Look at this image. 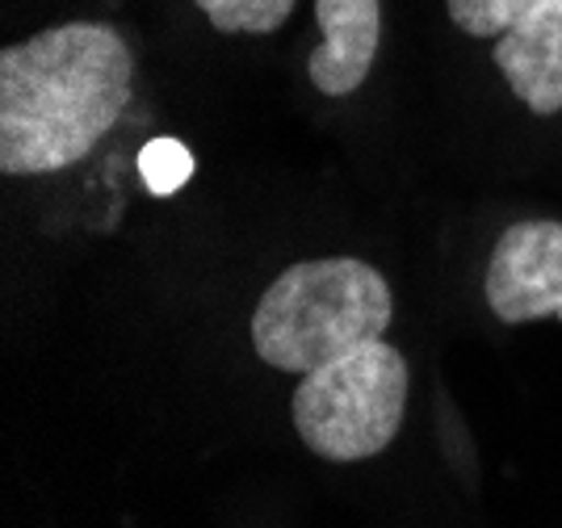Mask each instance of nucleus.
Listing matches in <instances>:
<instances>
[{
	"mask_svg": "<svg viewBox=\"0 0 562 528\" xmlns=\"http://www.w3.org/2000/svg\"><path fill=\"white\" fill-rule=\"evenodd\" d=\"M135 59L114 25L64 22L0 50V172L47 177L89 160L131 105Z\"/></svg>",
	"mask_w": 562,
	"mask_h": 528,
	"instance_id": "f257e3e1",
	"label": "nucleus"
},
{
	"mask_svg": "<svg viewBox=\"0 0 562 528\" xmlns=\"http://www.w3.org/2000/svg\"><path fill=\"white\" fill-rule=\"evenodd\" d=\"M395 319L386 277L357 256L303 260L260 294L252 348L281 373H315L352 348L382 340Z\"/></svg>",
	"mask_w": 562,
	"mask_h": 528,
	"instance_id": "f03ea898",
	"label": "nucleus"
},
{
	"mask_svg": "<svg viewBox=\"0 0 562 528\" xmlns=\"http://www.w3.org/2000/svg\"><path fill=\"white\" fill-rule=\"evenodd\" d=\"M412 373L395 345L370 340L340 361L303 373L290 398L303 445L324 461H366L403 428Z\"/></svg>",
	"mask_w": 562,
	"mask_h": 528,
	"instance_id": "7ed1b4c3",
	"label": "nucleus"
},
{
	"mask_svg": "<svg viewBox=\"0 0 562 528\" xmlns=\"http://www.w3.org/2000/svg\"><path fill=\"white\" fill-rule=\"evenodd\" d=\"M483 294L499 323L562 319V223L525 218L504 231L495 239Z\"/></svg>",
	"mask_w": 562,
	"mask_h": 528,
	"instance_id": "20e7f679",
	"label": "nucleus"
},
{
	"mask_svg": "<svg viewBox=\"0 0 562 528\" xmlns=\"http://www.w3.org/2000/svg\"><path fill=\"white\" fill-rule=\"evenodd\" d=\"M495 68L529 114H562V0H541L495 38Z\"/></svg>",
	"mask_w": 562,
	"mask_h": 528,
	"instance_id": "39448f33",
	"label": "nucleus"
},
{
	"mask_svg": "<svg viewBox=\"0 0 562 528\" xmlns=\"http://www.w3.org/2000/svg\"><path fill=\"white\" fill-rule=\"evenodd\" d=\"M319 46L306 71L324 97H349L366 85L382 43V0H315Z\"/></svg>",
	"mask_w": 562,
	"mask_h": 528,
	"instance_id": "423d86ee",
	"label": "nucleus"
},
{
	"mask_svg": "<svg viewBox=\"0 0 562 528\" xmlns=\"http://www.w3.org/2000/svg\"><path fill=\"white\" fill-rule=\"evenodd\" d=\"M218 34H273L290 22L299 0H193Z\"/></svg>",
	"mask_w": 562,
	"mask_h": 528,
	"instance_id": "0eeeda50",
	"label": "nucleus"
},
{
	"mask_svg": "<svg viewBox=\"0 0 562 528\" xmlns=\"http://www.w3.org/2000/svg\"><path fill=\"white\" fill-rule=\"evenodd\" d=\"M139 177L151 198H172L193 177V151L172 135L147 138V147L139 151Z\"/></svg>",
	"mask_w": 562,
	"mask_h": 528,
	"instance_id": "6e6552de",
	"label": "nucleus"
},
{
	"mask_svg": "<svg viewBox=\"0 0 562 528\" xmlns=\"http://www.w3.org/2000/svg\"><path fill=\"white\" fill-rule=\"evenodd\" d=\"M541 0H446L449 22L470 38H504Z\"/></svg>",
	"mask_w": 562,
	"mask_h": 528,
	"instance_id": "1a4fd4ad",
	"label": "nucleus"
}]
</instances>
